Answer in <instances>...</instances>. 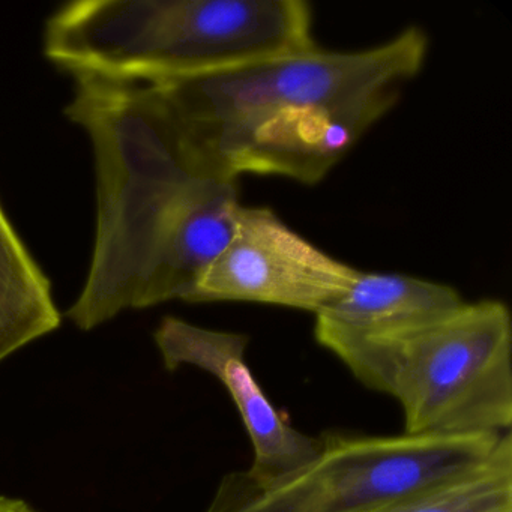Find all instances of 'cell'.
Segmentation results:
<instances>
[{
	"label": "cell",
	"instance_id": "obj_1",
	"mask_svg": "<svg viewBox=\"0 0 512 512\" xmlns=\"http://www.w3.org/2000/svg\"><path fill=\"white\" fill-rule=\"evenodd\" d=\"M73 79L65 115L94 149L97 224L68 317L92 331L131 308L185 301L232 239L241 202L238 181L194 163L151 86Z\"/></svg>",
	"mask_w": 512,
	"mask_h": 512
},
{
	"label": "cell",
	"instance_id": "obj_2",
	"mask_svg": "<svg viewBox=\"0 0 512 512\" xmlns=\"http://www.w3.org/2000/svg\"><path fill=\"white\" fill-rule=\"evenodd\" d=\"M427 35L409 28L382 46H319L236 70L148 83L194 163L212 176L322 181L397 103L421 71Z\"/></svg>",
	"mask_w": 512,
	"mask_h": 512
},
{
	"label": "cell",
	"instance_id": "obj_3",
	"mask_svg": "<svg viewBox=\"0 0 512 512\" xmlns=\"http://www.w3.org/2000/svg\"><path fill=\"white\" fill-rule=\"evenodd\" d=\"M317 47L304 0H82L53 14L47 58L71 76L157 83Z\"/></svg>",
	"mask_w": 512,
	"mask_h": 512
},
{
	"label": "cell",
	"instance_id": "obj_4",
	"mask_svg": "<svg viewBox=\"0 0 512 512\" xmlns=\"http://www.w3.org/2000/svg\"><path fill=\"white\" fill-rule=\"evenodd\" d=\"M314 337L356 380L400 403L404 434L505 433L512 425V320L497 299L415 328L355 335L316 323Z\"/></svg>",
	"mask_w": 512,
	"mask_h": 512
},
{
	"label": "cell",
	"instance_id": "obj_5",
	"mask_svg": "<svg viewBox=\"0 0 512 512\" xmlns=\"http://www.w3.org/2000/svg\"><path fill=\"white\" fill-rule=\"evenodd\" d=\"M502 434H325L316 457L277 478L227 473L205 512H374L475 466Z\"/></svg>",
	"mask_w": 512,
	"mask_h": 512
},
{
	"label": "cell",
	"instance_id": "obj_6",
	"mask_svg": "<svg viewBox=\"0 0 512 512\" xmlns=\"http://www.w3.org/2000/svg\"><path fill=\"white\" fill-rule=\"evenodd\" d=\"M359 275V269L320 250L272 209L241 205L232 239L185 302H256L316 316Z\"/></svg>",
	"mask_w": 512,
	"mask_h": 512
},
{
	"label": "cell",
	"instance_id": "obj_7",
	"mask_svg": "<svg viewBox=\"0 0 512 512\" xmlns=\"http://www.w3.org/2000/svg\"><path fill=\"white\" fill-rule=\"evenodd\" d=\"M154 338L166 370L193 365L226 386L253 443V464L244 470L250 478L268 481L316 457L322 437L307 436L287 424L253 376L245 361L248 335L202 328L169 316L161 320Z\"/></svg>",
	"mask_w": 512,
	"mask_h": 512
},
{
	"label": "cell",
	"instance_id": "obj_8",
	"mask_svg": "<svg viewBox=\"0 0 512 512\" xmlns=\"http://www.w3.org/2000/svg\"><path fill=\"white\" fill-rule=\"evenodd\" d=\"M464 302L454 287L436 281L361 272L344 295L316 314V323L347 334H392L440 319Z\"/></svg>",
	"mask_w": 512,
	"mask_h": 512
},
{
	"label": "cell",
	"instance_id": "obj_9",
	"mask_svg": "<svg viewBox=\"0 0 512 512\" xmlns=\"http://www.w3.org/2000/svg\"><path fill=\"white\" fill-rule=\"evenodd\" d=\"M61 322L52 284L0 205V362Z\"/></svg>",
	"mask_w": 512,
	"mask_h": 512
},
{
	"label": "cell",
	"instance_id": "obj_10",
	"mask_svg": "<svg viewBox=\"0 0 512 512\" xmlns=\"http://www.w3.org/2000/svg\"><path fill=\"white\" fill-rule=\"evenodd\" d=\"M374 512H512V436L475 466Z\"/></svg>",
	"mask_w": 512,
	"mask_h": 512
},
{
	"label": "cell",
	"instance_id": "obj_11",
	"mask_svg": "<svg viewBox=\"0 0 512 512\" xmlns=\"http://www.w3.org/2000/svg\"><path fill=\"white\" fill-rule=\"evenodd\" d=\"M0 512H38L34 506L22 499L0 496Z\"/></svg>",
	"mask_w": 512,
	"mask_h": 512
}]
</instances>
